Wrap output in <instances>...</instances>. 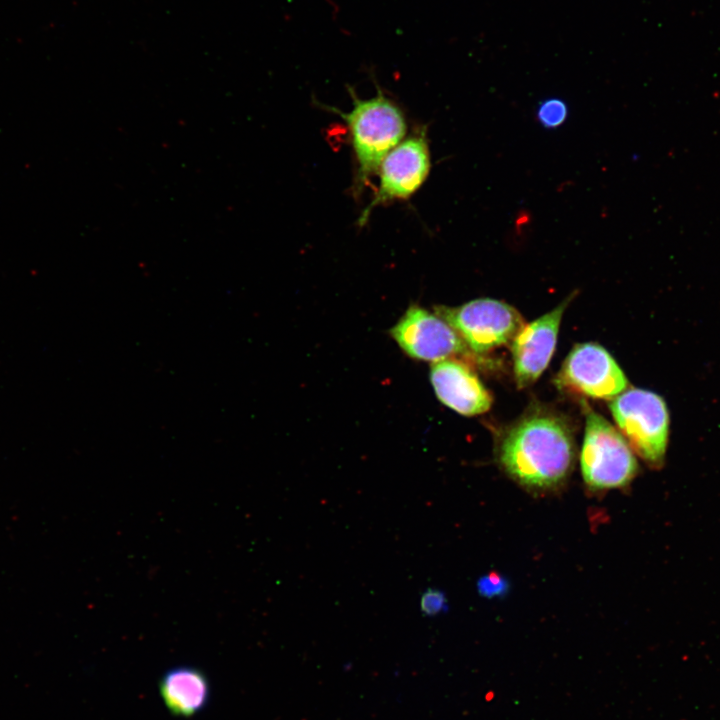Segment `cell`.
Returning a JSON list of instances; mask_svg holds the SVG:
<instances>
[{
  "label": "cell",
  "instance_id": "obj_1",
  "mask_svg": "<svg viewBox=\"0 0 720 720\" xmlns=\"http://www.w3.org/2000/svg\"><path fill=\"white\" fill-rule=\"evenodd\" d=\"M497 456L503 470L521 486L533 490L556 488L573 467V434L562 417L535 410L505 429Z\"/></svg>",
  "mask_w": 720,
  "mask_h": 720
},
{
  "label": "cell",
  "instance_id": "obj_2",
  "mask_svg": "<svg viewBox=\"0 0 720 720\" xmlns=\"http://www.w3.org/2000/svg\"><path fill=\"white\" fill-rule=\"evenodd\" d=\"M352 108L343 112L326 106L337 113L350 131L356 165V192L369 182L378 171L384 157L405 137L406 117L402 109L378 87L377 94L368 99L358 98L349 88Z\"/></svg>",
  "mask_w": 720,
  "mask_h": 720
},
{
  "label": "cell",
  "instance_id": "obj_3",
  "mask_svg": "<svg viewBox=\"0 0 720 720\" xmlns=\"http://www.w3.org/2000/svg\"><path fill=\"white\" fill-rule=\"evenodd\" d=\"M619 432L647 465L661 468L669 439V412L663 398L641 389L627 388L610 402Z\"/></svg>",
  "mask_w": 720,
  "mask_h": 720
},
{
  "label": "cell",
  "instance_id": "obj_4",
  "mask_svg": "<svg viewBox=\"0 0 720 720\" xmlns=\"http://www.w3.org/2000/svg\"><path fill=\"white\" fill-rule=\"evenodd\" d=\"M580 467L585 484L592 490L626 487L639 470L635 454L623 435L591 409L586 412Z\"/></svg>",
  "mask_w": 720,
  "mask_h": 720
},
{
  "label": "cell",
  "instance_id": "obj_5",
  "mask_svg": "<svg viewBox=\"0 0 720 720\" xmlns=\"http://www.w3.org/2000/svg\"><path fill=\"white\" fill-rule=\"evenodd\" d=\"M445 320L476 355L512 343L525 326L522 315L511 305L481 298L456 307L436 306Z\"/></svg>",
  "mask_w": 720,
  "mask_h": 720
},
{
  "label": "cell",
  "instance_id": "obj_6",
  "mask_svg": "<svg viewBox=\"0 0 720 720\" xmlns=\"http://www.w3.org/2000/svg\"><path fill=\"white\" fill-rule=\"evenodd\" d=\"M431 169V155L426 129L415 130L397 144L382 160L378 168L379 182L370 203L360 214L363 226L379 205L406 200L415 194L427 179Z\"/></svg>",
  "mask_w": 720,
  "mask_h": 720
},
{
  "label": "cell",
  "instance_id": "obj_7",
  "mask_svg": "<svg viewBox=\"0 0 720 720\" xmlns=\"http://www.w3.org/2000/svg\"><path fill=\"white\" fill-rule=\"evenodd\" d=\"M390 334L403 352L416 360L437 362L475 355L445 320L416 304L406 310Z\"/></svg>",
  "mask_w": 720,
  "mask_h": 720
},
{
  "label": "cell",
  "instance_id": "obj_8",
  "mask_svg": "<svg viewBox=\"0 0 720 720\" xmlns=\"http://www.w3.org/2000/svg\"><path fill=\"white\" fill-rule=\"evenodd\" d=\"M556 383L582 395L605 400H612L628 388L620 366L596 343L575 345L564 360Z\"/></svg>",
  "mask_w": 720,
  "mask_h": 720
},
{
  "label": "cell",
  "instance_id": "obj_9",
  "mask_svg": "<svg viewBox=\"0 0 720 720\" xmlns=\"http://www.w3.org/2000/svg\"><path fill=\"white\" fill-rule=\"evenodd\" d=\"M568 296L553 310L525 325L512 341L513 371L519 388L531 386L548 366L554 353Z\"/></svg>",
  "mask_w": 720,
  "mask_h": 720
},
{
  "label": "cell",
  "instance_id": "obj_10",
  "mask_svg": "<svg viewBox=\"0 0 720 720\" xmlns=\"http://www.w3.org/2000/svg\"><path fill=\"white\" fill-rule=\"evenodd\" d=\"M430 380L437 398L447 407L464 416L487 412L493 397L475 371L455 358L434 362Z\"/></svg>",
  "mask_w": 720,
  "mask_h": 720
},
{
  "label": "cell",
  "instance_id": "obj_11",
  "mask_svg": "<svg viewBox=\"0 0 720 720\" xmlns=\"http://www.w3.org/2000/svg\"><path fill=\"white\" fill-rule=\"evenodd\" d=\"M159 688L167 709L176 716H193L208 704L210 698L206 675L190 666L168 670L162 676Z\"/></svg>",
  "mask_w": 720,
  "mask_h": 720
},
{
  "label": "cell",
  "instance_id": "obj_12",
  "mask_svg": "<svg viewBox=\"0 0 720 720\" xmlns=\"http://www.w3.org/2000/svg\"><path fill=\"white\" fill-rule=\"evenodd\" d=\"M568 117V106L558 97H550L541 101L536 109V119L547 129L560 127Z\"/></svg>",
  "mask_w": 720,
  "mask_h": 720
},
{
  "label": "cell",
  "instance_id": "obj_13",
  "mask_svg": "<svg viewBox=\"0 0 720 720\" xmlns=\"http://www.w3.org/2000/svg\"><path fill=\"white\" fill-rule=\"evenodd\" d=\"M477 589L486 598L502 597L509 590V582L503 575L493 571L479 578Z\"/></svg>",
  "mask_w": 720,
  "mask_h": 720
},
{
  "label": "cell",
  "instance_id": "obj_14",
  "mask_svg": "<svg viewBox=\"0 0 720 720\" xmlns=\"http://www.w3.org/2000/svg\"><path fill=\"white\" fill-rule=\"evenodd\" d=\"M420 608L425 616H435L446 611L448 604L445 594L436 589L426 590L421 596Z\"/></svg>",
  "mask_w": 720,
  "mask_h": 720
}]
</instances>
